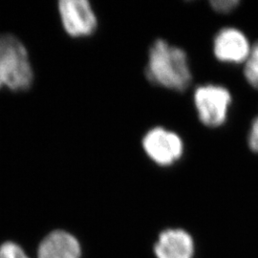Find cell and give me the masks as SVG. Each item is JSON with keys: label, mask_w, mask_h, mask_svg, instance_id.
Here are the masks:
<instances>
[{"label": "cell", "mask_w": 258, "mask_h": 258, "mask_svg": "<svg viewBox=\"0 0 258 258\" xmlns=\"http://www.w3.org/2000/svg\"><path fill=\"white\" fill-rule=\"evenodd\" d=\"M146 76L150 83L179 92L186 90L192 80L186 53L161 38L149 48Z\"/></svg>", "instance_id": "cell-1"}, {"label": "cell", "mask_w": 258, "mask_h": 258, "mask_svg": "<svg viewBox=\"0 0 258 258\" xmlns=\"http://www.w3.org/2000/svg\"><path fill=\"white\" fill-rule=\"evenodd\" d=\"M33 82L34 70L26 46L15 35H0V89L22 92Z\"/></svg>", "instance_id": "cell-2"}, {"label": "cell", "mask_w": 258, "mask_h": 258, "mask_svg": "<svg viewBox=\"0 0 258 258\" xmlns=\"http://www.w3.org/2000/svg\"><path fill=\"white\" fill-rule=\"evenodd\" d=\"M231 102V93L220 85L199 86L194 92V104L198 117L205 125L210 127L220 126L226 121Z\"/></svg>", "instance_id": "cell-3"}, {"label": "cell", "mask_w": 258, "mask_h": 258, "mask_svg": "<svg viewBox=\"0 0 258 258\" xmlns=\"http://www.w3.org/2000/svg\"><path fill=\"white\" fill-rule=\"evenodd\" d=\"M142 146L148 158L158 166H172L184 153L181 137L161 126L149 129L143 138Z\"/></svg>", "instance_id": "cell-4"}, {"label": "cell", "mask_w": 258, "mask_h": 258, "mask_svg": "<svg viewBox=\"0 0 258 258\" xmlns=\"http://www.w3.org/2000/svg\"><path fill=\"white\" fill-rule=\"evenodd\" d=\"M57 11L62 27L70 37L92 36L98 28V18L87 0H60Z\"/></svg>", "instance_id": "cell-5"}, {"label": "cell", "mask_w": 258, "mask_h": 258, "mask_svg": "<svg viewBox=\"0 0 258 258\" xmlns=\"http://www.w3.org/2000/svg\"><path fill=\"white\" fill-rule=\"evenodd\" d=\"M157 258H195L196 243L184 229L169 228L161 231L154 244Z\"/></svg>", "instance_id": "cell-6"}, {"label": "cell", "mask_w": 258, "mask_h": 258, "mask_svg": "<svg viewBox=\"0 0 258 258\" xmlns=\"http://www.w3.org/2000/svg\"><path fill=\"white\" fill-rule=\"evenodd\" d=\"M249 40L235 28H224L218 32L213 41L215 56L224 62H246L250 53Z\"/></svg>", "instance_id": "cell-7"}, {"label": "cell", "mask_w": 258, "mask_h": 258, "mask_svg": "<svg viewBox=\"0 0 258 258\" xmlns=\"http://www.w3.org/2000/svg\"><path fill=\"white\" fill-rule=\"evenodd\" d=\"M82 249L78 239L62 230L50 232L39 244L37 258H81Z\"/></svg>", "instance_id": "cell-8"}, {"label": "cell", "mask_w": 258, "mask_h": 258, "mask_svg": "<svg viewBox=\"0 0 258 258\" xmlns=\"http://www.w3.org/2000/svg\"><path fill=\"white\" fill-rule=\"evenodd\" d=\"M244 75L248 83L258 89V41L250 48L249 57L245 62Z\"/></svg>", "instance_id": "cell-9"}, {"label": "cell", "mask_w": 258, "mask_h": 258, "mask_svg": "<svg viewBox=\"0 0 258 258\" xmlns=\"http://www.w3.org/2000/svg\"><path fill=\"white\" fill-rule=\"evenodd\" d=\"M0 258H29V256L17 243L9 241L0 245Z\"/></svg>", "instance_id": "cell-10"}, {"label": "cell", "mask_w": 258, "mask_h": 258, "mask_svg": "<svg viewBox=\"0 0 258 258\" xmlns=\"http://www.w3.org/2000/svg\"><path fill=\"white\" fill-rule=\"evenodd\" d=\"M237 0H216L211 1L212 9L216 11L217 13L227 14L230 13L232 10L235 9L236 6L239 4Z\"/></svg>", "instance_id": "cell-11"}, {"label": "cell", "mask_w": 258, "mask_h": 258, "mask_svg": "<svg viewBox=\"0 0 258 258\" xmlns=\"http://www.w3.org/2000/svg\"><path fill=\"white\" fill-rule=\"evenodd\" d=\"M249 148L258 153V117L252 121L249 135Z\"/></svg>", "instance_id": "cell-12"}]
</instances>
